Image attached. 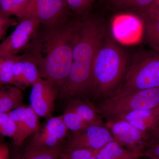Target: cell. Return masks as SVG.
<instances>
[{
    "mask_svg": "<svg viewBox=\"0 0 159 159\" xmlns=\"http://www.w3.org/2000/svg\"><path fill=\"white\" fill-rule=\"evenodd\" d=\"M106 125L116 142L133 152L144 155L146 144L152 139L150 134L139 130L122 119L107 121Z\"/></svg>",
    "mask_w": 159,
    "mask_h": 159,
    "instance_id": "obj_6",
    "label": "cell"
},
{
    "mask_svg": "<svg viewBox=\"0 0 159 159\" xmlns=\"http://www.w3.org/2000/svg\"><path fill=\"white\" fill-rule=\"evenodd\" d=\"M40 23L34 18L20 21L13 32L0 43V57L17 55L25 49L36 33Z\"/></svg>",
    "mask_w": 159,
    "mask_h": 159,
    "instance_id": "obj_8",
    "label": "cell"
},
{
    "mask_svg": "<svg viewBox=\"0 0 159 159\" xmlns=\"http://www.w3.org/2000/svg\"><path fill=\"white\" fill-rule=\"evenodd\" d=\"M152 139H159V123L157 127L150 133Z\"/></svg>",
    "mask_w": 159,
    "mask_h": 159,
    "instance_id": "obj_32",
    "label": "cell"
},
{
    "mask_svg": "<svg viewBox=\"0 0 159 159\" xmlns=\"http://www.w3.org/2000/svg\"><path fill=\"white\" fill-rule=\"evenodd\" d=\"M5 60H6V58L2 57H0V72L2 70V68L3 64L5 62Z\"/></svg>",
    "mask_w": 159,
    "mask_h": 159,
    "instance_id": "obj_33",
    "label": "cell"
},
{
    "mask_svg": "<svg viewBox=\"0 0 159 159\" xmlns=\"http://www.w3.org/2000/svg\"><path fill=\"white\" fill-rule=\"evenodd\" d=\"M144 154L150 159L159 157V139H151L146 144Z\"/></svg>",
    "mask_w": 159,
    "mask_h": 159,
    "instance_id": "obj_27",
    "label": "cell"
},
{
    "mask_svg": "<svg viewBox=\"0 0 159 159\" xmlns=\"http://www.w3.org/2000/svg\"><path fill=\"white\" fill-rule=\"evenodd\" d=\"M62 116L66 126L72 132L83 130L91 125L83 120L75 111L67 107Z\"/></svg>",
    "mask_w": 159,
    "mask_h": 159,
    "instance_id": "obj_22",
    "label": "cell"
},
{
    "mask_svg": "<svg viewBox=\"0 0 159 159\" xmlns=\"http://www.w3.org/2000/svg\"><path fill=\"white\" fill-rule=\"evenodd\" d=\"M156 0H114L119 8L135 11L142 15L148 13Z\"/></svg>",
    "mask_w": 159,
    "mask_h": 159,
    "instance_id": "obj_20",
    "label": "cell"
},
{
    "mask_svg": "<svg viewBox=\"0 0 159 159\" xmlns=\"http://www.w3.org/2000/svg\"><path fill=\"white\" fill-rule=\"evenodd\" d=\"M10 151L7 143L0 142V159H10Z\"/></svg>",
    "mask_w": 159,
    "mask_h": 159,
    "instance_id": "obj_30",
    "label": "cell"
},
{
    "mask_svg": "<svg viewBox=\"0 0 159 159\" xmlns=\"http://www.w3.org/2000/svg\"><path fill=\"white\" fill-rule=\"evenodd\" d=\"M67 107L75 111L84 121L90 125L104 124L102 115L97 108L89 100L82 98L71 99Z\"/></svg>",
    "mask_w": 159,
    "mask_h": 159,
    "instance_id": "obj_14",
    "label": "cell"
},
{
    "mask_svg": "<svg viewBox=\"0 0 159 159\" xmlns=\"http://www.w3.org/2000/svg\"><path fill=\"white\" fill-rule=\"evenodd\" d=\"M115 119L125 120L139 130L150 134L159 123V107L133 111L121 115L113 120Z\"/></svg>",
    "mask_w": 159,
    "mask_h": 159,
    "instance_id": "obj_13",
    "label": "cell"
},
{
    "mask_svg": "<svg viewBox=\"0 0 159 159\" xmlns=\"http://www.w3.org/2000/svg\"><path fill=\"white\" fill-rule=\"evenodd\" d=\"M30 0H0V14L7 17L16 16L22 19Z\"/></svg>",
    "mask_w": 159,
    "mask_h": 159,
    "instance_id": "obj_19",
    "label": "cell"
},
{
    "mask_svg": "<svg viewBox=\"0 0 159 159\" xmlns=\"http://www.w3.org/2000/svg\"><path fill=\"white\" fill-rule=\"evenodd\" d=\"M9 114L16 127L13 140L16 147H20L27 138L39 129V117L30 106L20 107Z\"/></svg>",
    "mask_w": 159,
    "mask_h": 159,
    "instance_id": "obj_11",
    "label": "cell"
},
{
    "mask_svg": "<svg viewBox=\"0 0 159 159\" xmlns=\"http://www.w3.org/2000/svg\"><path fill=\"white\" fill-rule=\"evenodd\" d=\"M68 131L62 115L51 117L43 128L35 133L29 145L50 148L61 145V142L67 136Z\"/></svg>",
    "mask_w": 159,
    "mask_h": 159,
    "instance_id": "obj_12",
    "label": "cell"
},
{
    "mask_svg": "<svg viewBox=\"0 0 159 159\" xmlns=\"http://www.w3.org/2000/svg\"><path fill=\"white\" fill-rule=\"evenodd\" d=\"M98 150L77 149L63 150L58 159H97Z\"/></svg>",
    "mask_w": 159,
    "mask_h": 159,
    "instance_id": "obj_24",
    "label": "cell"
},
{
    "mask_svg": "<svg viewBox=\"0 0 159 159\" xmlns=\"http://www.w3.org/2000/svg\"><path fill=\"white\" fill-rule=\"evenodd\" d=\"M150 159H159V157H153Z\"/></svg>",
    "mask_w": 159,
    "mask_h": 159,
    "instance_id": "obj_34",
    "label": "cell"
},
{
    "mask_svg": "<svg viewBox=\"0 0 159 159\" xmlns=\"http://www.w3.org/2000/svg\"><path fill=\"white\" fill-rule=\"evenodd\" d=\"M57 93V89L51 83L40 77L32 85L30 107L39 117L51 118Z\"/></svg>",
    "mask_w": 159,
    "mask_h": 159,
    "instance_id": "obj_10",
    "label": "cell"
},
{
    "mask_svg": "<svg viewBox=\"0 0 159 159\" xmlns=\"http://www.w3.org/2000/svg\"><path fill=\"white\" fill-rule=\"evenodd\" d=\"M63 149L61 145L51 148L29 145L10 155V159H58Z\"/></svg>",
    "mask_w": 159,
    "mask_h": 159,
    "instance_id": "obj_15",
    "label": "cell"
},
{
    "mask_svg": "<svg viewBox=\"0 0 159 159\" xmlns=\"http://www.w3.org/2000/svg\"><path fill=\"white\" fill-rule=\"evenodd\" d=\"M23 94L19 88L6 86L0 88V112L9 113L22 106Z\"/></svg>",
    "mask_w": 159,
    "mask_h": 159,
    "instance_id": "obj_17",
    "label": "cell"
},
{
    "mask_svg": "<svg viewBox=\"0 0 159 159\" xmlns=\"http://www.w3.org/2000/svg\"><path fill=\"white\" fill-rule=\"evenodd\" d=\"M113 140V137L106 124L91 125L83 130L71 132L63 150H97Z\"/></svg>",
    "mask_w": 159,
    "mask_h": 159,
    "instance_id": "obj_7",
    "label": "cell"
},
{
    "mask_svg": "<svg viewBox=\"0 0 159 159\" xmlns=\"http://www.w3.org/2000/svg\"><path fill=\"white\" fill-rule=\"evenodd\" d=\"M23 57L19 60L15 64L13 69V84L18 87L20 85H23ZM19 88V87H18Z\"/></svg>",
    "mask_w": 159,
    "mask_h": 159,
    "instance_id": "obj_28",
    "label": "cell"
},
{
    "mask_svg": "<svg viewBox=\"0 0 159 159\" xmlns=\"http://www.w3.org/2000/svg\"><path fill=\"white\" fill-rule=\"evenodd\" d=\"M16 127L9 113L0 112V135L13 139Z\"/></svg>",
    "mask_w": 159,
    "mask_h": 159,
    "instance_id": "obj_26",
    "label": "cell"
},
{
    "mask_svg": "<svg viewBox=\"0 0 159 159\" xmlns=\"http://www.w3.org/2000/svg\"><path fill=\"white\" fill-rule=\"evenodd\" d=\"M72 13L66 0H30L21 20L34 18L40 23H46L63 18Z\"/></svg>",
    "mask_w": 159,
    "mask_h": 159,
    "instance_id": "obj_9",
    "label": "cell"
},
{
    "mask_svg": "<svg viewBox=\"0 0 159 159\" xmlns=\"http://www.w3.org/2000/svg\"><path fill=\"white\" fill-rule=\"evenodd\" d=\"M18 23L11 17H7L0 14V39L6 34L10 27L17 25Z\"/></svg>",
    "mask_w": 159,
    "mask_h": 159,
    "instance_id": "obj_29",
    "label": "cell"
},
{
    "mask_svg": "<svg viewBox=\"0 0 159 159\" xmlns=\"http://www.w3.org/2000/svg\"><path fill=\"white\" fill-rule=\"evenodd\" d=\"M148 13L159 19V0H156L151 10Z\"/></svg>",
    "mask_w": 159,
    "mask_h": 159,
    "instance_id": "obj_31",
    "label": "cell"
},
{
    "mask_svg": "<svg viewBox=\"0 0 159 159\" xmlns=\"http://www.w3.org/2000/svg\"><path fill=\"white\" fill-rule=\"evenodd\" d=\"M129 65L124 50L106 33L93 68L94 98L102 100L116 93L124 81Z\"/></svg>",
    "mask_w": 159,
    "mask_h": 159,
    "instance_id": "obj_3",
    "label": "cell"
},
{
    "mask_svg": "<svg viewBox=\"0 0 159 159\" xmlns=\"http://www.w3.org/2000/svg\"><path fill=\"white\" fill-rule=\"evenodd\" d=\"M81 24V17L73 13L61 19L40 23L26 48L33 59L40 77L59 89L68 76L74 45Z\"/></svg>",
    "mask_w": 159,
    "mask_h": 159,
    "instance_id": "obj_1",
    "label": "cell"
},
{
    "mask_svg": "<svg viewBox=\"0 0 159 159\" xmlns=\"http://www.w3.org/2000/svg\"><path fill=\"white\" fill-rule=\"evenodd\" d=\"M23 85L32 86L40 78L36 63L28 54H24L23 58Z\"/></svg>",
    "mask_w": 159,
    "mask_h": 159,
    "instance_id": "obj_21",
    "label": "cell"
},
{
    "mask_svg": "<svg viewBox=\"0 0 159 159\" xmlns=\"http://www.w3.org/2000/svg\"><path fill=\"white\" fill-rule=\"evenodd\" d=\"M143 157L142 154L133 152L114 140L98 149L97 159H140Z\"/></svg>",
    "mask_w": 159,
    "mask_h": 159,
    "instance_id": "obj_16",
    "label": "cell"
},
{
    "mask_svg": "<svg viewBox=\"0 0 159 159\" xmlns=\"http://www.w3.org/2000/svg\"><path fill=\"white\" fill-rule=\"evenodd\" d=\"M95 0H66L71 12L81 16L88 14Z\"/></svg>",
    "mask_w": 159,
    "mask_h": 159,
    "instance_id": "obj_25",
    "label": "cell"
},
{
    "mask_svg": "<svg viewBox=\"0 0 159 159\" xmlns=\"http://www.w3.org/2000/svg\"><path fill=\"white\" fill-rule=\"evenodd\" d=\"M141 16L146 40L153 51L159 53V19L149 13Z\"/></svg>",
    "mask_w": 159,
    "mask_h": 159,
    "instance_id": "obj_18",
    "label": "cell"
},
{
    "mask_svg": "<svg viewBox=\"0 0 159 159\" xmlns=\"http://www.w3.org/2000/svg\"><path fill=\"white\" fill-rule=\"evenodd\" d=\"M157 87H159V53L154 51H145L134 57L122 86L114 95L124 96Z\"/></svg>",
    "mask_w": 159,
    "mask_h": 159,
    "instance_id": "obj_4",
    "label": "cell"
},
{
    "mask_svg": "<svg viewBox=\"0 0 159 159\" xmlns=\"http://www.w3.org/2000/svg\"><path fill=\"white\" fill-rule=\"evenodd\" d=\"M80 17L70 72L64 84L58 89L61 98L70 100L93 97L94 63L106 34L102 24L88 13Z\"/></svg>",
    "mask_w": 159,
    "mask_h": 159,
    "instance_id": "obj_2",
    "label": "cell"
},
{
    "mask_svg": "<svg viewBox=\"0 0 159 159\" xmlns=\"http://www.w3.org/2000/svg\"><path fill=\"white\" fill-rule=\"evenodd\" d=\"M97 106L107 121L133 111L157 108L159 107V87L124 96L114 95L101 100Z\"/></svg>",
    "mask_w": 159,
    "mask_h": 159,
    "instance_id": "obj_5",
    "label": "cell"
},
{
    "mask_svg": "<svg viewBox=\"0 0 159 159\" xmlns=\"http://www.w3.org/2000/svg\"><path fill=\"white\" fill-rule=\"evenodd\" d=\"M22 55H13L6 57L0 72V86L5 84H13V69L15 64L23 57Z\"/></svg>",
    "mask_w": 159,
    "mask_h": 159,
    "instance_id": "obj_23",
    "label": "cell"
}]
</instances>
